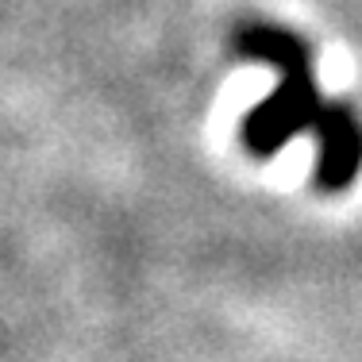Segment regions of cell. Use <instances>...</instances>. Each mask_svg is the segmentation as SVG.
<instances>
[{"label":"cell","mask_w":362,"mask_h":362,"mask_svg":"<svg viewBox=\"0 0 362 362\" xmlns=\"http://www.w3.org/2000/svg\"><path fill=\"white\" fill-rule=\"evenodd\" d=\"M316 139V170L313 181L324 193H343L362 174V119L343 100H327L313 127Z\"/></svg>","instance_id":"obj_2"},{"label":"cell","mask_w":362,"mask_h":362,"mask_svg":"<svg viewBox=\"0 0 362 362\" xmlns=\"http://www.w3.org/2000/svg\"><path fill=\"white\" fill-rule=\"evenodd\" d=\"M324 93H320V81H316V70H313V54L297 58V62L281 66L278 70V85L266 100L243 116L239 124V139L243 146L255 154V158H270L278 154L286 143H293L297 135H313L316 119L324 112Z\"/></svg>","instance_id":"obj_1"}]
</instances>
